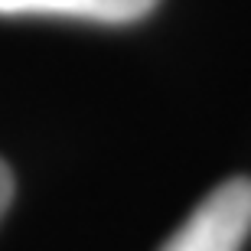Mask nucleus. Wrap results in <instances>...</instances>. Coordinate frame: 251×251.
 <instances>
[{"label":"nucleus","mask_w":251,"mask_h":251,"mask_svg":"<svg viewBox=\"0 0 251 251\" xmlns=\"http://www.w3.org/2000/svg\"><path fill=\"white\" fill-rule=\"evenodd\" d=\"M160 0H0V17H56L88 23H137Z\"/></svg>","instance_id":"2"},{"label":"nucleus","mask_w":251,"mask_h":251,"mask_svg":"<svg viewBox=\"0 0 251 251\" xmlns=\"http://www.w3.org/2000/svg\"><path fill=\"white\" fill-rule=\"evenodd\" d=\"M251 235V179L235 176L215 186L160 251H242Z\"/></svg>","instance_id":"1"},{"label":"nucleus","mask_w":251,"mask_h":251,"mask_svg":"<svg viewBox=\"0 0 251 251\" xmlns=\"http://www.w3.org/2000/svg\"><path fill=\"white\" fill-rule=\"evenodd\" d=\"M10 199H13V173H10V167L0 160V219L7 212Z\"/></svg>","instance_id":"3"}]
</instances>
